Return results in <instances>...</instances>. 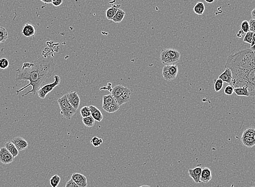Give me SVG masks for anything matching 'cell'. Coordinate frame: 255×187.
Here are the masks:
<instances>
[{"instance_id": "cell-11", "label": "cell", "mask_w": 255, "mask_h": 187, "mask_svg": "<svg viewBox=\"0 0 255 187\" xmlns=\"http://www.w3.org/2000/svg\"><path fill=\"white\" fill-rule=\"evenodd\" d=\"M36 28L33 24L27 23L23 27L21 33L26 38H30L34 36L36 34Z\"/></svg>"}, {"instance_id": "cell-22", "label": "cell", "mask_w": 255, "mask_h": 187, "mask_svg": "<svg viewBox=\"0 0 255 187\" xmlns=\"http://www.w3.org/2000/svg\"><path fill=\"white\" fill-rule=\"evenodd\" d=\"M126 16V13L121 9H119L116 13L115 15L114 16L112 21L115 23H120L123 20L124 17Z\"/></svg>"}, {"instance_id": "cell-9", "label": "cell", "mask_w": 255, "mask_h": 187, "mask_svg": "<svg viewBox=\"0 0 255 187\" xmlns=\"http://www.w3.org/2000/svg\"><path fill=\"white\" fill-rule=\"evenodd\" d=\"M16 146L19 151H22L27 149L28 144L26 139L21 137H15L11 141Z\"/></svg>"}, {"instance_id": "cell-43", "label": "cell", "mask_w": 255, "mask_h": 187, "mask_svg": "<svg viewBox=\"0 0 255 187\" xmlns=\"http://www.w3.org/2000/svg\"><path fill=\"white\" fill-rule=\"evenodd\" d=\"M42 2H44L46 4H49V3H52V0H42L41 1Z\"/></svg>"}, {"instance_id": "cell-18", "label": "cell", "mask_w": 255, "mask_h": 187, "mask_svg": "<svg viewBox=\"0 0 255 187\" xmlns=\"http://www.w3.org/2000/svg\"><path fill=\"white\" fill-rule=\"evenodd\" d=\"M120 6H112L108 8L107 10H106V18L109 20H112L114 16L115 15L116 13L117 12L118 10L120 9L119 8Z\"/></svg>"}, {"instance_id": "cell-8", "label": "cell", "mask_w": 255, "mask_h": 187, "mask_svg": "<svg viewBox=\"0 0 255 187\" xmlns=\"http://www.w3.org/2000/svg\"><path fill=\"white\" fill-rule=\"evenodd\" d=\"M71 179L79 187H86L88 185L87 179L82 174L74 173L71 176Z\"/></svg>"}, {"instance_id": "cell-3", "label": "cell", "mask_w": 255, "mask_h": 187, "mask_svg": "<svg viewBox=\"0 0 255 187\" xmlns=\"http://www.w3.org/2000/svg\"><path fill=\"white\" fill-rule=\"evenodd\" d=\"M180 53L172 48L162 49L160 54L161 61L165 65L174 64L180 60Z\"/></svg>"}, {"instance_id": "cell-6", "label": "cell", "mask_w": 255, "mask_h": 187, "mask_svg": "<svg viewBox=\"0 0 255 187\" xmlns=\"http://www.w3.org/2000/svg\"><path fill=\"white\" fill-rule=\"evenodd\" d=\"M14 157L7 149L5 147L0 149V161L4 164H8L12 163L14 160Z\"/></svg>"}, {"instance_id": "cell-51", "label": "cell", "mask_w": 255, "mask_h": 187, "mask_svg": "<svg viewBox=\"0 0 255 187\" xmlns=\"http://www.w3.org/2000/svg\"><path fill=\"white\" fill-rule=\"evenodd\" d=\"M149 187H150V186H149Z\"/></svg>"}, {"instance_id": "cell-28", "label": "cell", "mask_w": 255, "mask_h": 187, "mask_svg": "<svg viewBox=\"0 0 255 187\" xmlns=\"http://www.w3.org/2000/svg\"><path fill=\"white\" fill-rule=\"evenodd\" d=\"M162 76L164 79L165 81H171L173 80V78L171 77V76L170 74L169 70H168V65H165L163 69H162Z\"/></svg>"}, {"instance_id": "cell-17", "label": "cell", "mask_w": 255, "mask_h": 187, "mask_svg": "<svg viewBox=\"0 0 255 187\" xmlns=\"http://www.w3.org/2000/svg\"><path fill=\"white\" fill-rule=\"evenodd\" d=\"M126 88H127L126 87L122 86L121 84L115 86V87L112 89L111 91V95L113 96V97L116 99L118 98L125 91Z\"/></svg>"}, {"instance_id": "cell-29", "label": "cell", "mask_w": 255, "mask_h": 187, "mask_svg": "<svg viewBox=\"0 0 255 187\" xmlns=\"http://www.w3.org/2000/svg\"><path fill=\"white\" fill-rule=\"evenodd\" d=\"M60 180L61 179L59 175H54L50 179V184L52 187H57L60 183Z\"/></svg>"}, {"instance_id": "cell-5", "label": "cell", "mask_w": 255, "mask_h": 187, "mask_svg": "<svg viewBox=\"0 0 255 187\" xmlns=\"http://www.w3.org/2000/svg\"><path fill=\"white\" fill-rule=\"evenodd\" d=\"M61 82V78L60 76L58 75L54 76V81L52 83L46 84L45 86H42L38 90V96L39 98L42 99H44L46 98V96L50 93V92H52L54 88L56 87L59 86Z\"/></svg>"}, {"instance_id": "cell-4", "label": "cell", "mask_w": 255, "mask_h": 187, "mask_svg": "<svg viewBox=\"0 0 255 187\" xmlns=\"http://www.w3.org/2000/svg\"><path fill=\"white\" fill-rule=\"evenodd\" d=\"M58 103L60 109V113L66 119H71L74 114L77 112L68 101V94H64L58 100Z\"/></svg>"}, {"instance_id": "cell-47", "label": "cell", "mask_w": 255, "mask_h": 187, "mask_svg": "<svg viewBox=\"0 0 255 187\" xmlns=\"http://www.w3.org/2000/svg\"><path fill=\"white\" fill-rule=\"evenodd\" d=\"M149 187V185H142V186H141V187Z\"/></svg>"}, {"instance_id": "cell-27", "label": "cell", "mask_w": 255, "mask_h": 187, "mask_svg": "<svg viewBox=\"0 0 255 187\" xmlns=\"http://www.w3.org/2000/svg\"><path fill=\"white\" fill-rule=\"evenodd\" d=\"M8 38V33L6 28L0 27V43H4Z\"/></svg>"}, {"instance_id": "cell-31", "label": "cell", "mask_w": 255, "mask_h": 187, "mask_svg": "<svg viewBox=\"0 0 255 187\" xmlns=\"http://www.w3.org/2000/svg\"><path fill=\"white\" fill-rule=\"evenodd\" d=\"M223 85L224 82L220 78H218L214 81V88L215 92H218L220 91L223 87Z\"/></svg>"}, {"instance_id": "cell-12", "label": "cell", "mask_w": 255, "mask_h": 187, "mask_svg": "<svg viewBox=\"0 0 255 187\" xmlns=\"http://www.w3.org/2000/svg\"><path fill=\"white\" fill-rule=\"evenodd\" d=\"M131 93H132V92L130 91V90L127 87L125 91L118 98L116 99V101L117 102L118 104L121 106L123 104L129 102L130 100Z\"/></svg>"}, {"instance_id": "cell-37", "label": "cell", "mask_w": 255, "mask_h": 187, "mask_svg": "<svg viewBox=\"0 0 255 187\" xmlns=\"http://www.w3.org/2000/svg\"><path fill=\"white\" fill-rule=\"evenodd\" d=\"M234 88H235L233 87V86H231V85H228L225 87L224 92L226 95H231L234 93Z\"/></svg>"}, {"instance_id": "cell-53", "label": "cell", "mask_w": 255, "mask_h": 187, "mask_svg": "<svg viewBox=\"0 0 255 187\" xmlns=\"http://www.w3.org/2000/svg\"></svg>"}, {"instance_id": "cell-42", "label": "cell", "mask_w": 255, "mask_h": 187, "mask_svg": "<svg viewBox=\"0 0 255 187\" xmlns=\"http://www.w3.org/2000/svg\"><path fill=\"white\" fill-rule=\"evenodd\" d=\"M251 15L252 19L255 20V8H254L253 10H252L251 13Z\"/></svg>"}, {"instance_id": "cell-52", "label": "cell", "mask_w": 255, "mask_h": 187, "mask_svg": "<svg viewBox=\"0 0 255 187\" xmlns=\"http://www.w3.org/2000/svg\"><path fill=\"white\" fill-rule=\"evenodd\" d=\"M41 1H42V0H41Z\"/></svg>"}, {"instance_id": "cell-24", "label": "cell", "mask_w": 255, "mask_h": 187, "mask_svg": "<svg viewBox=\"0 0 255 187\" xmlns=\"http://www.w3.org/2000/svg\"><path fill=\"white\" fill-rule=\"evenodd\" d=\"M120 108V106L118 104L117 102L116 101L113 104H110L109 106L104 108L103 109L109 113H113L117 112L118 110H119Z\"/></svg>"}, {"instance_id": "cell-16", "label": "cell", "mask_w": 255, "mask_h": 187, "mask_svg": "<svg viewBox=\"0 0 255 187\" xmlns=\"http://www.w3.org/2000/svg\"><path fill=\"white\" fill-rule=\"evenodd\" d=\"M4 147L6 148L10 152V153L12 155L14 158L19 155V151L16 148V146L12 142H7L6 144H5Z\"/></svg>"}, {"instance_id": "cell-7", "label": "cell", "mask_w": 255, "mask_h": 187, "mask_svg": "<svg viewBox=\"0 0 255 187\" xmlns=\"http://www.w3.org/2000/svg\"><path fill=\"white\" fill-rule=\"evenodd\" d=\"M68 101L71 105L75 109H78L80 103V99L77 92H70L68 93Z\"/></svg>"}, {"instance_id": "cell-34", "label": "cell", "mask_w": 255, "mask_h": 187, "mask_svg": "<svg viewBox=\"0 0 255 187\" xmlns=\"http://www.w3.org/2000/svg\"><path fill=\"white\" fill-rule=\"evenodd\" d=\"M91 143L94 147H99L103 143V139L98 137H94L91 140Z\"/></svg>"}, {"instance_id": "cell-46", "label": "cell", "mask_w": 255, "mask_h": 187, "mask_svg": "<svg viewBox=\"0 0 255 187\" xmlns=\"http://www.w3.org/2000/svg\"><path fill=\"white\" fill-rule=\"evenodd\" d=\"M237 37H238V38H241V34H240V33H238L237 34Z\"/></svg>"}, {"instance_id": "cell-2", "label": "cell", "mask_w": 255, "mask_h": 187, "mask_svg": "<svg viewBox=\"0 0 255 187\" xmlns=\"http://www.w3.org/2000/svg\"><path fill=\"white\" fill-rule=\"evenodd\" d=\"M56 67L54 60L51 56H41L32 62L24 63L16 70L15 81H29L30 83L16 90L18 94L27 88L32 86V89L24 94L22 96L33 93L35 95L42 84L53 73Z\"/></svg>"}, {"instance_id": "cell-33", "label": "cell", "mask_w": 255, "mask_h": 187, "mask_svg": "<svg viewBox=\"0 0 255 187\" xmlns=\"http://www.w3.org/2000/svg\"><path fill=\"white\" fill-rule=\"evenodd\" d=\"M241 30L244 33H247V32H249L250 31V24L249 21H247V20H244L243 22H241Z\"/></svg>"}, {"instance_id": "cell-30", "label": "cell", "mask_w": 255, "mask_h": 187, "mask_svg": "<svg viewBox=\"0 0 255 187\" xmlns=\"http://www.w3.org/2000/svg\"><path fill=\"white\" fill-rule=\"evenodd\" d=\"M80 113L82 116V118H86L91 115V112L89 107L88 106H84L80 110Z\"/></svg>"}, {"instance_id": "cell-15", "label": "cell", "mask_w": 255, "mask_h": 187, "mask_svg": "<svg viewBox=\"0 0 255 187\" xmlns=\"http://www.w3.org/2000/svg\"><path fill=\"white\" fill-rule=\"evenodd\" d=\"M89 107L91 112V116L95 119V121L100 122L102 121V119H103V115L100 110L95 106L92 105L89 106Z\"/></svg>"}, {"instance_id": "cell-38", "label": "cell", "mask_w": 255, "mask_h": 187, "mask_svg": "<svg viewBox=\"0 0 255 187\" xmlns=\"http://www.w3.org/2000/svg\"><path fill=\"white\" fill-rule=\"evenodd\" d=\"M65 187H79L78 186L77 184H76V182H74V181L72 179H71L70 180H68V181L66 182V185H65Z\"/></svg>"}, {"instance_id": "cell-13", "label": "cell", "mask_w": 255, "mask_h": 187, "mask_svg": "<svg viewBox=\"0 0 255 187\" xmlns=\"http://www.w3.org/2000/svg\"><path fill=\"white\" fill-rule=\"evenodd\" d=\"M224 82H226L230 85L232 80V74L229 68H225V69L222 74L219 76V78Z\"/></svg>"}, {"instance_id": "cell-32", "label": "cell", "mask_w": 255, "mask_h": 187, "mask_svg": "<svg viewBox=\"0 0 255 187\" xmlns=\"http://www.w3.org/2000/svg\"><path fill=\"white\" fill-rule=\"evenodd\" d=\"M242 136L253 137L255 136V127H249L243 131Z\"/></svg>"}, {"instance_id": "cell-40", "label": "cell", "mask_w": 255, "mask_h": 187, "mask_svg": "<svg viewBox=\"0 0 255 187\" xmlns=\"http://www.w3.org/2000/svg\"><path fill=\"white\" fill-rule=\"evenodd\" d=\"M63 1H64V0H56V1L52 2V4L54 7H57L60 6V5L63 3Z\"/></svg>"}, {"instance_id": "cell-36", "label": "cell", "mask_w": 255, "mask_h": 187, "mask_svg": "<svg viewBox=\"0 0 255 187\" xmlns=\"http://www.w3.org/2000/svg\"><path fill=\"white\" fill-rule=\"evenodd\" d=\"M9 65V61L7 58H2L0 59V69H6L7 68H8Z\"/></svg>"}, {"instance_id": "cell-21", "label": "cell", "mask_w": 255, "mask_h": 187, "mask_svg": "<svg viewBox=\"0 0 255 187\" xmlns=\"http://www.w3.org/2000/svg\"><path fill=\"white\" fill-rule=\"evenodd\" d=\"M116 101L115 99L111 94H108L107 95L104 96L103 97V108L109 106L110 104H113Z\"/></svg>"}, {"instance_id": "cell-49", "label": "cell", "mask_w": 255, "mask_h": 187, "mask_svg": "<svg viewBox=\"0 0 255 187\" xmlns=\"http://www.w3.org/2000/svg\"><path fill=\"white\" fill-rule=\"evenodd\" d=\"M253 138H254V139H255V136H254V137H253Z\"/></svg>"}, {"instance_id": "cell-39", "label": "cell", "mask_w": 255, "mask_h": 187, "mask_svg": "<svg viewBox=\"0 0 255 187\" xmlns=\"http://www.w3.org/2000/svg\"><path fill=\"white\" fill-rule=\"evenodd\" d=\"M250 24V31L255 33V20L251 19L249 21Z\"/></svg>"}, {"instance_id": "cell-44", "label": "cell", "mask_w": 255, "mask_h": 187, "mask_svg": "<svg viewBox=\"0 0 255 187\" xmlns=\"http://www.w3.org/2000/svg\"><path fill=\"white\" fill-rule=\"evenodd\" d=\"M205 2H207V3H213L215 0H204Z\"/></svg>"}, {"instance_id": "cell-23", "label": "cell", "mask_w": 255, "mask_h": 187, "mask_svg": "<svg viewBox=\"0 0 255 187\" xmlns=\"http://www.w3.org/2000/svg\"><path fill=\"white\" fill-rule=\"evenodd\" d=\"M205 9V7L203 2H198L193 7L194 12L198 15H203Z\"/></svg>"}, {"instance_id": "cell-25", "label": "cell", "mask_w": 255, "mask_h": 187, "mask_svg": "<svg viewBox=\"0 0 255 187\" xmlns=\"http://www.w3.org/2000/svg\"><path fill=\"white\" fill-rule=\"evenodd\" d=\"M82 121L84 125L86 127L88 128H91L94 127L95 124V119H94L93 117L91 115L86 117V118H83Z\"/></svg>"}, {"instance_id": "cell-1", "label": "cell", "mask_w": 255, "mask_h": 187, "mask_svg": "<svg viewBox=\"0 0 255 187\" xmlns=\"http://www.w3.org/2000/svg\"><path fill=\"white\" fill-rule=\"evenodd\" d=\"M232 74L230 85L234 88L247 86L250 96H255V52L247 48L230 55L225 64Z\"/></svg>"}, {"instance_id": "cell-50", "label": "cell", "mask_w": 255, "mask_h": 187, "mask_svg": "<svg viewBox=\"0 0 255 187\" xmlns=\"http://www.w3.org/2000/svg\"><path fill=\"white\" fill-rule=\"evenodd\" d=\"M255 187V186H252V187Z\"/></svg>"}, {"instance_id": "cell-19", "label": "cell", "mask_w": 255, "mask_h": 187, "mask_svg": "<svg viewBox=\"0 0 255 187\" xmlns=\"http://www.w3.org/2000/svg\"><path fill=\"white\" fill-rule=\"evenodd\" d=\"M241 142L244 145L248 148L253 147L255 145V140L253 137L241 136Z\"/></svg>"}, {"instance_id": "cell-41", "label": "cell", "mask_w": 255, "mask_h": 187, "mask_svg": "<svg viewBox=\"0 0 255 187\" xmlns=\"http://www.w3.org/2000/svg\"><path fill=\"white\" fill-rule=\"evenodd\" d=\"M255 44V33H253V37H252V42H251V47L253 46Z\"/></svg>"}, {"instance_id": "cell-35", "label": "cell", "mask_w": 255, "mask_h": 187, "mask_svg": "<svg viewBox=\"0 0 255 187\" xmlns=\"http://www.w3.org/2000/svg\"><path fill=\"white\" fill-rule=\"evenodd\" d=\"M253 34V32H250V31H249V32H247V33H246L245 36H244V39H243L244 42L251 44V42H252V40Z\"/></svg>"}, {"instance_id": "cell-26", "label": "cell", "mask_w": 255, "mask_h": 187, "mask_svg": "<svg viewBox=\"0 0 255 187\" xmlns=\"http://www.w3.org/2000/svg\"><path fill=\"white\" fill-rule=\"evenodd\" d=\"M168 70H169L170 74L173 78V80H174L176 78L177 74H178V67L177 65H176V64L168 65Z\"/></svg>"}, {"instance_id": "cell-20", "label": "cell", "mask_w": 255, "mask_h": 187, "mask_svg": "<svg viewBox=\"0 0 255 187\" xmlns=\"http://www.w3.org/2000/svg\"><path fill=\"white\" fill-rule=\"evenodd\" d=\"M234 92L237 96L250 97V94L247 86H244L243 87L235 88Z\"/></svg>"}, {"instance_id": "cell-14", "label": "cell", "mask_w": 255, "mask_h": 187, "mask_svg": "<svg viewBox=\"0 0 255 187\" xmlns=\"http://www.w3.org/2000/svg\"><path fill=\"white\" fill-rule=\"evenodd\" d=\"M212 178V176L211 170L209 168L205 167L202 169L201 176H200V181L201 182L204 183H207L211 181Z\"/></svg>"}, {"instance_id": "cell-48", "label": "cell", "mask_w": 255, "mask_h": 187, "mask_svg": "<svg viewBox=\"0 0 255 187\" xmlns=\"http://www.w3.org/2000/svg\"><path fill=\"white\" fill-rule=\"evenodd\" d=\"M56 0H52V2H54V1H56Z\"/></svg>"}, {"instance_id": "cell-45", "label": "cell", "mask_w": 255, "mask_h": 187, "mask_svg": "<svg viewBox=\"0 0 255 187\" xmlns=\"http://www.w3.org/2000/svg\"><path fill=\"white\" fill-rule=\"evenodd\" d=\"M250 49H251V50H252V51H253V52H255V44L253 46L251 47Z\"/></svg>"}, {"instance_id": "cell-10", "label": "cell", "mask_w": 255, "mask_h": 187, "mask_svg": "<svg viewBox=\"0 0 255 187\" xmlns=\"http://www.w3.org/2000/svg\"><path fill=\"white\" fill-rule=\"evenodd\" d=\"M202 169L203 168L201 167H196L193 169H188V175L195 183H201L200 176Z\"/></svg>"}]
</instances>
